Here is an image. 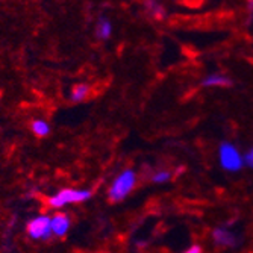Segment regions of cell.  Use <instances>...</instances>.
Listing matches in <instances>:
<instances>
[{
  "label": "cell",
  "instance_id": "obj_1",
  "mask_svg": "<svg viewBox=\"0 0 253 253\" xmlns=\"http://www.w3.org/2000/svg\"><path fill=\"white\" fill-rule=\"evenodd\" d=\"M136 183V173L130 169L122 171L116 179H114L112 185L109 188V199L112 202H120L126 199L130 191L133 190Z\"/></svg>",
  "mask_w": 253,
  "mask_h": 253
},
{
  "label": "cell",
  "instance_id": "obj_2",
  "mask_svg": "<svg viewBox=\"0 0 253 253\" xmlns=\"http://www.w3.org/2000/svg\"><path fill=\"white\" fill-rule=\"evenodd\" d=\"M218 161L220 166L226 170V171H240L243 164H244V158L240 153V150L232 144V143H221L218 147Z\"/></svg>",
  "mask_w": 253,
  "mask_h": 253
},
{
  "label": "cell",
  "instance_id": "obj_3",
  "mask_svg": "<svg viewBox=\"0 0 253 253\" xmlns=\"http://www.w3.org/2000/svg\"><path fill=\"white\" fill-rule=\"evenodd\" d=\"M91 197V191L89 190H76V188H64L59 193H56L55 196H52L49 199V206L55 210H59L65 205L70 203H81L85 202Z\"/></svg>",
  "mask_w": 253,
  "mask_h": 253
},
{
  "label": "cell",
  "instance_id": "obj_4",
  "mask_svg": "<svg viewBox=\"0 0 253 253\" xmlns=\"http://www.w3.org/2000/svg\"><path fill=\"white\" fill-rule=\"evenodd\" d=\"M28 235L32 240H49L52 237V229H50V217L47 215H38L32 218L28 223Z\"/></svg>",
  "mask_w": 253,
  "mask_h": 253
},
{
  "label": "cell",
  "instance_id": "obj_5",
  "mask_svg": "<svg viewBox=\"0 0 253 253\" xmlns=\"http://www.w3.org/2000/svg\"><path fill=\"white\" fill-rule=\"evenodd\" d=\"M70 217L64 212H56L53 217H50V229H52V235L62 238L67 235L68 229H70Z\"/></svg>",
  "mask_w": 253,
  "mask_h": 253
},
{
  "label": "cell",
  "instance_id": "obj_6",
  "mask_svg": "<svg viewBox=\"0 0 253 253\" xmlns=\"http://www.w3.org/2000/svg\"><path fill=\"white\" fill-rule=\"evenodd\" d=\"M212 240L217 246L221 247H234L237 244V237L234 232H231L229 229L223 227H215L212 231Z\"/></svg>",
  "mask_w": 253,
  "mask_h": 253
},
{
  "label": "cell",
  "instance_id": "obj_7",
  "mask_svg": "<svg viewBox=\"0 0 253 253\" xmlns=\"http://www.w3.org/2000/svg\"><path fill=\"white\" fill-rule=\"evenodd\" d=\"M232 82L229 78L223 76V75H210L206 76L202 82L203 86H229Z\"/></svg>",
  "mask_w": 253,
  "mask_h": 253
},
{
  "label": "cell",
  "instance_id": "obj_8",
  "mask_svg": "<svg viewBox=\"0 0 253 253\" xmlns=\"http://www.w3.org/2000/svg\"><path fill=\"white\" fill-rule=\"evenodd\" d=\"M96 34L100 40H108L112 34V25L108 18H100L97 26H96Z\"/></svg>",
  "mask_w": 253,
  "mask_h": 253
},
{
  "label": "cell",
  "instance_id": "obj_9",
  "mask_svg": "<svg viewBox=\"0 0 253 253\" xmlns=\"http://www.w3.org/2000/svg\"><path fill=\"white\" fill-rule=\"evenodd\" d=\"M89 94V86L86 84H78L72 89V100L73 102H82Z\"/></svg>",
  "mask_w": 253,
  "mask_h": 253
},
{
  "label": "cell",
  "instance_id": "obj_10",
  "mask_svg": "<svg viewBox=\"0 0 253 253\" xmlns=\"http://www.w3.org/2000/svg\"><path fill=\"white\" fill-rule=\"evenodd\" d=\"M32 127V132L37 135V136H45L50 133V125L45 122V120H41V119H37L32 122L31 125Z\"/></svg>",
  "mask_w": 253,
  "mask_h": 253
},
{
  "label": "cell",
  "instance_id": "obj_11",
  "mask_svg": "<svg viewBox=\"0 0 253 253\" xmlns=\"http://www.w3.org/2000/svg\"><path fill=\"white\" fill-rule=\"evenodd\" d=\"M170 179H171V173L167 171V170H159V171H156V173L152 176V180H153L155 183H166V182H169Z\"/></svg>",
  "mask_w": 253,
  "mask_h": 253
},
{
  "label": "cell",
  "instance_id": "obj_12",
  "mask_svg": "<svg viewBox=\"0 0 253 253\" xmlns=\"http://www.w3.org/2000/svg\"><path fill=\"white\" fill-rule=\"evenodd\" d=\"M244 163H246L249 167H252V169H253V147L246 153V156H244Z\"/></svg>",
  "mask_w": 253,
  "mask_h": 253
},
{
  "label": "cell",
  "instance_id": "obj_13",
  "mask_svg": "<svg viewBox=\"0 0 253 253\" xmlns=\"http://www.w3.org/2000/svg\"><path fill=\"white\" fill-rule=\"evenodd\" d=\"M202 252H203V250H202V247H200L199 244H193L191 247H188L183 253H202Z\"/></svg>",
  "mask_w": 253,
  "mask_h": 253
}]
</instances>
